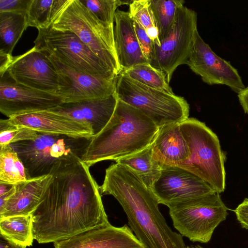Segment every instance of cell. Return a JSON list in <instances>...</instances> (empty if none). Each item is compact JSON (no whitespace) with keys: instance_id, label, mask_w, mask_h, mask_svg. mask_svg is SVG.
<instances>
[{"instance_id":"6da1fadb","label":"cell","mask_w":248,"mask_h":248,"mask_svg":"<svg viewBox=\"0 0 248 248\" xmlns=\"http://www.w3.org/2000/svg\"><path fill=\"white\" fill-rule=\"evenodd\" d=\"M32 214L34 239L55 243L110 223L99 186L82 160L60 167Z\"/></svg>"},{"instance_id":"7a4b0ae2","label":"cell","mask_w":248,"mask_h":248,"mask_svg":"<svg viewBox=\"0 0 248 248\" xmlns=\"http://www.w3.org/2000/svg\"><path fill=\"white\" fill-rule=\"evenodd\" d=\"M99 190L119 202L131 230L145 248H186L183 236L167 224L151 189L132 170L118 163L110 166Z\"/></svg>"},{"instance_id":"3957f363","label":"cell","mask_w":248,"mask_h":248,"mask_svg":"<svg viewBox=\"0 0 248 248\" xmlns=\"http://www.w3.org/2000/svg\"><path fill=\"white\" fill-rule=\"evenodd\" d=\"M158 129L140 110L118 99L111 118L92 138L82 161L90 167L100 161H117L135 154L152 144Z\"/></svg>"},{"instance_id":"277c9868","label":"cell","mask_w":248,"mask_h":248,"mask_svg":"<svg viewBox=\"0 0 248 248\" xmlns=\"http://www.w3.org/2000/svg\"><path fill=\"white\" fill-rule=\"evenodd\" d=\"M92 138L38 132L33 140L10 145L31 179L51 175L62 166L82 160Z\"/></svg>"},{"instance_id":"5b68a950","label":"cell","mask_w":248,"mask_h":248,"mask_svg":"<svg viewBox=\"0 0 248 248\" xmlns=\"http://www.w3.org/2000/svg\"><path fill=\"white\" fill-rule=\"evenodd\" d=\"M190 157L184 168L211 186L219 194L226 187V154L216 134L203 122L188 118L180 124Z\"/></svg>"},{"instance_id":"8992f818","label":"cell","mask_w":248,"mask_h":248,"mask_svg":"<svg viewBox=\"0 0 248 248\" xmlns=\"http://www.w3.org/2000/svg\"><path fill=\"white\" fill-rule=\"evenodd\" d=\"M51 26L57 30L74 33L115 75L121 73L113 30L105 26L80 0H68Z\"/></svg>"},{"instance_id":"52a82bcc","label":"cell","mask_w":248,"mask_h":248,"mask_svg":"<svg viewBox=\"0 0 248 248\" xmlns=\"http://www.w3.org/2000/svg\"><path fill=\"white\" fill-rule=\"evenodd\" d=\"M115 93L119 100L140 110L158 128L188 118L189 106L183 97L143 85L123 73L117 76Z\"/></svg>"},{"instance_id":"ba28073f","label":"cell","mask_w":248,"mask_h":248,"mask_svg":"<svg viewBox=\"0 0 248 248\" xmlns=\"http://www.w3.org/2000/svg\"><path fill=\"white\" fill-rule=\"evenodd\" d=\"M34 47L77 72L105 78L117 76L74 33L48 28L38 30Z\"/></svg>"},{"instance_id":"9c48e42d","label":"cell","mask_w":248,"mask_h":248,"mask_svg":"<svg viewBox=\"0 0 248 248\" xmlns=\"http://www.w3.org/2000/svg\"><path fill=\"white\" fill-rule=\"evenodd\" d=\"M169 208L174 227L193 242H209L215 229L228 215L220 194L216 192L174 204Z\"/></svg>"},{"instance_id":"30bf717a","label":"cell","mask_w":248,"mask_h":248,"mask_svg":"<svg viewBox=\"0 0 248 248\" xmlns=\"http://www.w3.org/2000/svg\"><path fill=\"white\" fill-rule=\"evenodd\" d=\"M197 30V13L184 5L178 10L168 36L159 46L153 43L149 63L165 74L169 83L176 68L186 64Z\"/></svg>"},{"instance_id":"8fae6325","label":"cell","mask_w":248,"mask_h":248,"mask_svg":"<svg viewBox=\"0 0 248 248\" xmlns=\"http://www.w3.org/2000/svg\"><path fill=\"white\" fill-rule=\"evenodd\" d=\"M62 102L58 95L16 82L7 71L0 75V111L9 118L48 110Z\"/></svg>"},{"instance_id":"7c38bea8","label":"cell","mask_w":248,"mask_h":248,"mask_svg":"<svg viewBox=\"0 0 248 248\" xmlns=\"http://www.w3.org/2000/svg\"><path fill=\"white\" fill-rule=\"evenodd\" d=\"M208 85H224L238 93L245 86L237 70L217 56L195 32L193 44L186 64Z\"/></svg>"},{"instance_id":"4fadbf2b","label":"cell","mask_w":248,"mask_h":248,"mask_svg":"<svg viewBox=\"0 0 248 248\" xmlns=\"http://www.w3.org/2000/svg\"><path fill=\"white\" fill-rule=\"evenodd\" d=\"M151 190L159 203L168 208L179 202L216 192L193 173L175 166L162 168Z\"/></svg>"},{"instance_id":"5bb4252c","label":"cell","mask_w":248,"mask_h":248,"mask_svg":"<svg viewBox=\"0 0 248 248\" xmlns=\"http://www.w3.org/2000/svg\"><path fill=\"white\" fill-rule=\"evenodd\" d=\"M46 56L59 76L58 95L63 98V102L104 98L115 93L117 76L108 78L80 73L53 57Z\"/></svg>"},{"instance_id":"9a60e30c","label":"cell","mask_w":248,"mask_h":248,"mask_svg":"<svg viewBox=\"0 0 248 248\" xmlns=\"http://www.w3.org/2000/svg\"><path fill=\"white\" fill-rule=\"evenodd\" d=\"M7 71L18 83L58 95L59 76L48 57L34 46L13 57Z\"/></svg>"},{"instance_id":"2e32d148","label":"cell","mask_w":248,"mask_h":248,"mask_svg":"<svg viewBox=\"0 0 248 248\" xmlns=\"http://www.w3.org/2000/svg\"><path fill=\"white\" fill-rule=\"evenodd\" d=\"M54 248H145L129 227L110 223L54 243Z\"/></svg>"},{"instance_id":"e0dca14e","label":"cell","mask_w":248,"mask_h":248,"mask_svg":"<svg viewBox=\"0 0 248 248\" xmlns=\"http://www.w3.org/2000/svg\"><path fill=\"white\" fill-rule=\"evenodd\" d=\"M8 119L12 124L29 128L38 132L87 138L94 136L89 125L49 110L25 114Z\"/></svg>"},{"instance_id":"ac0fdd59","label":"cell","mask_w":248,"mask_h":248,"mask_svg":"<svg viewBox=\"0 0 248 248\" xmlns=\"http://www.w3.org/2000/svg\"><path fill=\"white\" fill-rule=\"evenodd\" d=\"M115 93L104 98L74 102H62L49 111L61 114L89 125L94 136L98 134L111 118L118 102Z\"/></svg>"},{"instance_id":"d6986e66","label":"cell","mask_w":248,"mask_h":248,"mask_svg":"<svg viewBox=\"0 0 248 248\" xmlns=\"http://www.w3.org/2000/svg\"><path fill=\"white\" fill-rule=\"evenodd\" d=\"M114 23V45L122 72L137 64L148 63L140 46L134 21L129 12L117 9L115 14Z\"/></svg>"},{"instance_id":"ffe728a7","label":"cell","mask_w":248,"mask_h":248,"mask_svg":"<svg viewBox=\"0 0 248 248\" xmlns=\"http://www.w3.org/2000/svg\"><path fill=\"white\" fill-rule=\"evenodd\" d=\"M151 145L153 156L161 169L168 166L183 168L189 159V148L180 124L159 127Z\"/></svg>"},{"instance_id":"44dd1931","label":"cell","mask_w":248,"mask_h":248,"mask_svg":"<svg viewBox=\"0 0 248 248\" xmlns=\"http://www.w3.org/2000/svg\"><path fill=\"white\" fill-rule=\"evenodd\" d=\"M51 180L52 175H48L15 185V192L0 212V218L31 215L42 202Z\"/></svg>"},{"instance_id":"7402d4cb","label":"cell","mask_w":248,"mask_h":248,"mask_svg":"<svg viewBox=\"0 0 248 248\" xmlns=\"http://www.w3.org/2000/svg\"><path fill=\"white\" fill-rule=\"evenodd\" d=\"M134 171L148 188L151 187L160 175L161 167L154 157L152 145L116 161Z\"/></svg>"},{"instance_id":"603a6c76","label":"cell","mask_w":248,"mask_h":248,"mask_svg":"<svg viewBox=\"0 0 248 248\" xmlns=\"http://www.w3.org/2000/svg\"><path fill=\"white\" fill-rule=\"evenodd\" d=\"M28 27L26 14L0 13V53L12 56L15 46Z\"/></svg>"},{"instance_id":"cb8c5ba5","label":"cell","mask_w":248,"mask_h":248,"mask_svg":"<svg viewBox=\"0 0 248 248\" xmlns=\"http://www.w3.org/2000/svg\"><path fill=\"white\" fill-rule=\"evenodd\" d=\"M0 233L17 244L31 246L34 239L32 214L0 218Z\"/></svg>"},{"instance_id":"d4e9b609","label":"cell","mask_w":248,"mask_h":248,"mask_svg":"<svg viewBox=\"0 0 248 248\" xmlns=\"http://www.w3.org/2000/svg\"><path fill=\"white\" fill-rule=\"evenodd\" d=\"M68 0H32L26 14L28 27L38 30L50 26Z\"/></svg>"},{"instance_id":"484cf974","label":"cell","mask_w":248,"mask_h":248,"mask_svg":"<svg viewBox=\"0 0 248 248\" xmlns=\"http://www.w3.org/2000/svg\"><path fill=\"white\" fill-rule=\"evenodd\" d=\"M30 179L23 162L10 145L0 146V183L14 185Z\"/></svg>"},{"instance_id":"4316f807","label":"cell","mask_w":248,"mask_h":248,"mask_svg":"<svg viewBox=\"0 0 248 248\" xmlns=\"http://www.w3.org/2000/svg\"><path fill=\"white\" fill-rule=\"evenodd\" d=\"M122 73L143 85L174 94L165 74L149 63L137 64Z\"/></svg>"},{"instance_id":"83f0119b","label":"cell","mask_w":248,"mask_h":248,"mask_svg":"<svg viewBox=\"0 0 248 248\" xmlns=\"http://www.w3.org/2000/svg\"><path fill=\"white\" fill-rule=\"evenodd\" d=\"M160 40L168 35L175 21L179 8L184 5L183 0H150Z\"/></svg>"},{"instance_id":"f1b7e54d","label":"cell","mask_w":248,"mask_h":248,"mask_svg":"<svg viewBox=\"0 0 248 248\" xmlns=\"http://www.w3.org/2000/svg\"><path fill=\"white\" fill-rule=\"evenodd\" d=\"M129 6L128 12L131 17L145 30L154 44L159 46L158 31L150 0H131Z\"/></svg>"},{"instance_id":"f546056e","label":"cell","mask_w":248,"mask_h":248,"mask_svg":"<svg viewBox=\"0 0 248 248\" xmlns=\"http://www.w3.org/2000/svg\"><path fill=\"white\" fill-rule=\"evenodd\" d=\"M80 2L107 28L113 30L117 8L131 1L121 0H80Z\"/></svg>"},{"instance_id":"4dcf8cb0","label":"cell","mask_w":248,"mask_h":248,"mask_svg":"<svg viewBox=\"0 0 248 248\" xmlns=\"http://www.w3.org/2000/svg\"><path fill=\"white\" fill-rule=\"evenodd\" d=\"M38 132L25 126L11 123L8 119L0 121V146L24 140H33Z\"/></svg>"},{"instance_id":"1f68e13d","label":"cell","mask_w":248,"mask_h":248,"mask_svg":"<svg viewBox=\"0 0 248 248\" xmlns=\"http://www.w3.org/2000/svg\"><path fill=\"white\" fill-rule=\"evenodd\" d=\"M134 25L140 46L144 57L149 63L154 42L145 30L138 23L134 21Z\"/></svg>"},{"instance_id":"d6a6232c","label":"cell","mask_w":248,"mask_h":248,"mask_svg":"<svg viewBox=\"0 0 248 248\" xmlns=\"http://www.w3.org/2000/svg\"><path fill=\"white\" fill-rule=\"evenodd\" d=\"M32 0H0V13L27 14Z\"/></svg>"},{"instance_id":"836d02e7","label":"cell","mask_w":248,"mask_h":248,"mask_svg":"<svg viewBox=\"0 0 248 248\" xmlns=\"http://www.w3.org/2000/svg\"><path fill=\"white\" fill-rule=\"evenodd\" d=\"M234 212L242 227L248 230V198H245L234 209Z\"/></svg>"},{"instance_id":"e575fe53","label":"cell","mask_w":248,"mask_h":248,"mask_svg":"<svg viewBox=\"0 0 248 248\" xmlns=\"http://www.w3.org/2000/svg\"><path fill=\"white\" fill-rule=\"evenodd\" d=\"M237 94L239 102L244 112L248 114V86Z\"/></svg>"},{"instance_id":"d590c367","label":"cell","mask_w":248,"mask_h":248,"mask_svg":"<svg viewBox=\"0 0 248 248\" xmlns=\"http://www.w3.org/2000/svg\"><path fill=\"white\" fill-rule=\"evenodd\" d=\"M13 56L0 53V75L5 72L12 62Z\"/></svg>"},{"instance_id":"8d00e7d4","label":"cell","mask_w":248,"mask_h":248,"mask_svg":"<svg viewBox=\"0 0 248 248\" xmlns=\"http://www.w3.org/2000/svg\"><path fill=\"white\" fill-rule=\"evenodd\" d=\"M26 247L12 241L0 233V248H26Z\"/></svg>"},{"instance_id":"74e56055","label":"cell","mask_w":248,"mask_h":248,"mask_svg":"<svg viewBox=\"0 0 248 248\" xmlns=\"http://www.w3.org/2000/svg\"><path fill=\"white\" fill-rule=\"evenodd\" d=\"M16 186L14 185L11 188L4 194L0 195V212L2 211L7 201L15 193Z\"/></svg>"},{"instance_id":"f35d334b","label":"cell","mask_w":248,"mask_h":248,"mask_svg":"<svg viewBox=\"0 0 248 248\" xmlns=\"http://www.w3.org/2000/svg\"><path fill=\"white\" fill-rule=\"evenodd\" d=\"M13 185L4 183H0V195L9 191Z\"/></svg>"},{"instance_id":"ab89813d","label":"cell","mask_w":248,"mask_h":248,"mask_svg":"<svg viewBox=\"0 0 248 248\" xmlns=\"http://www.w3.org/2000/svg\"><path fill=\"white\" fill-rule=\"evenodd\" d=\"M188 248H203L199 245H197V246H188Z\"/></svg>"},{"instance_id":"60d3db41","label":"cell","mask_w":248,"mask_h":248,"mask_svg":"<svg viewBox=\"0 0 248 248\" xmlns=\"http://www.w3.org/2000/svg\"><path fill=\"white\" fill-rule=\"evenodd\" d=\"M186 248H188V247H187Z\"/></svg>"}]
</instances>
